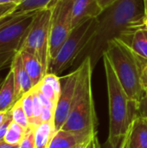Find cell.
Listing matches in <instances>:
<instances>
[{
    "mask_svg": "<svg viewBox=\"0 0 147 148\" xmlns=\"http://www.w3.org/2000/svg\"><path fill=\"white\" fill-rule=\"evenodd\" d=\"M12 121H13V118H12V114H11V109H10L8 112H6L4 121L0 125V141H3L4 136H5V134L8 131V128Z\"/></svg>",
    "mask_w": 147,
    "mask_h": 148,
    "instance_id": "484cf974",
    "label": "cell"
},
{
    "mask_svg": "<svg viewBox=\"0 0 147 148\" xmlns=\"http://www.w3.org/2000/svg\"><path fill=\"white\" fill-rule=\"evenodd\" d=\"M54 114H55V112L53 110L43 106L42 113V116H41V122L43 123V122L54 121Z\"/></svg>",
    "mask_w": 147,
    "mask_h": 148,
    "instance_id": "83f0119b",
    "label": "cell"
},
{
    "mask_svg": "<svg viewBox=\"0 0 147 148\" xmlns=\"http://www.w3.org/2000/svg\"><path fill=\"white\" fill-rule=\"evenodd\" d=\"M32 89L29 92L23 95V97L20 99L23 110L29 120L30 127H33V90Z\"/></svg>",
    "mask_w": 147,
    "mask_h": 148,
    "instance_id": "44dd1931",
    "label": "cell"
},
{
    "mask_svg": "<svg viewBox=\"0 0 147 148\" xmlns=\"http://www.w3.org/2000/svg\"><path fill=\"white\" fill-rule=\"evenodd\" d=\"M37 11L12 13L0 21V70L10 67L15 55L23 45Z\"/></svg>",
    "mask_w": 147,
    "mask_h": 148,
    "instance_id": "5b68a950",
    "label": "cell"
},
{
    "mask_svg": "<svg viewBox=\"0 0 147 148\" xmlns=\"http://www.w3.org/2000/svg\"><path fill=\"white\" fill-rule=\"evenodd\" d=\"M97 24V18H88L74 27L58 55L50 62L48 73L57 75L71 67L91 42Z\"/></svg>",
    "mask_w": 147,
    "mask_h": 148,
    "instance_id": "8992f818",
    "label": "cell"
},
{
    "mask_svg": "<svg viewBox=\"0 0 147 148\" xmlns=\"http://www.w3.org/2000/svg\"><path fill=\"white\" fill-rule=\"evenodd\" d=\"M120 148H147V120L137 115L129 125Z\"/></svg>",
    "mask_w": 147,
    "mask_h": 148,
    "instance_id": "30bf717a",
    "label": "cell"
},
{
    "mask_svg": "<svg viewBox=\"0 0 147 148\" xmlns=\"http://www.w3.org/2000/svg\"><path fill=\"white\" fill-rule=\"evenodd\" d=\"M19 146H13V145H10L4 141H0V148H18Z\"/></svg>",
    "mask_w": 147,
    "mask_h": 148,
    "instance_id": "d6a6232c",
    "label": "cell"
},
{
    "mask_svg": "<svg viewBox=\"0 0 147 148\" xmlns=\"http://www.w3.org/2000/svg\"><path fill=\"white\" fill-rule=\"evenodd\" d=\"M144 16V0H119L103 10L97 17L94 36L85 49L86 56H90L93 67L103 56L109 41L120 38L130 45L134 32L145 26Z\"/></svg>",
    "mask_w": 147,
    "mask_h": 148,
    "instance_id": "6da1fadb",
    "label": "cell"
},
{
    "mask_svg": "<svg viewBox=\"0 0 147 148\" xmlns=\"http://www.w3.org/2000/svg\"><path fill=\"white\" fill-rule=\"evenodd\" d=\"M18 148H36L35 128H29L24 135Z\"/></svg>",
    "mask_w": 147,
    "mask_h": 148,
    "instance_id": "cb8c5ba5",
    "label": "cell"
},
{
    "mask_svg": "<svg viewBox=\"0 0 147 148\" xmlns=\"http://www.w3.org/2000/svg\"><path fill=\"white\" fill-rule=\"evenodd\" d=\"M10 69L13 72L15 82V98L16 101H19L23 95L29 92L34 87L32 81L28 75L23 63L20 52H17L11 62Z\"/></svg>",
    "mask_w": 147,
    "mask_h": 148,
    "instance_id": "7c38bea8",
    "label": "cell"
},
{
    "mask_svg": "<svg viewBox=\"0 0 147 148\" xmlns=\"http://www.w3.org/2000/svg\"><path fill=\"white\" fill-rule=\"evenodd\" d=\"M52 8H44L37 11L31 28L24 40L21 50L35 55L40 61L44 74H48L49 59V39Z\"/></svg>",
    "mask_w": 147,
    "mask_h": 148,
    "instance_id": "52a82bcc",
    "label": "cell"
},
{
    "mask_svg": "<svg viewBox=\"0 0 147 148\" xmlns=\"http://www.w3.org/2000/svg\"><path fill=\"white\" fill-rule=\"evenodd\" d=\"M85 148H101V143L99 141L97 134L87 144Z\"/></svg>",
    "mask_w": 147,
    "mask_h": 148,
    "instance_id": "4dcf8cb0",
    "label": "cell"
},
{
    "mask_svg": "<svg viewBox=\"0 0 147 148\" xmlns=\"http://www.w3.org/2000/svg\"><path fill=\"white\" fill-rule=\"evenodd\" d=\"M60 1H62V0H53L50 3H49V5L48 6L49 8H51L52 6H54L56 3H58V2H60Z\"/></svg>",
    "mask_w": 147,
    "mask_h": 148,
    "instance_id": "74e56055",
    "label": "cell"
},
{
    "mask_svg": "<svg viewBox=\"0 0 147 148\" xmlns=\"http://www.w3.org/2000/svg\"><path fill=\"white\" fill-rule=\"evenodd\" d=\"M142 83H143V87L145 91L147 90V65L144 70V74H143V77H142Z\"/></svg>",
    "mask_w": 147,
    "mask_h": 148,
    "instance_id": "1f68e13d",
    "label": "cell"
},
{
    "mask_svg": "<svg viewBox=\"0 0 147 148\" xmlns=\"http://www.w3.org/2000/svg\"><path fill=\"white\" fill-rule=\"evenodd\" d=\"M103 10L97 0H74L72 9V27L88 18H97Z\"/></svg>",
    "mask_w": 147,
    "mask_h": 148,
    "instance_id": "4fadbf2b",
    "label": "cell"
},
{
    "mask_svg": "<svg viewBox=\"0 0 147 148\" xmlns=\"http://www.w3.org/2000/svg\"><path fill=\"white\" fill-rule=\"evenodd\" d=\"M88 143H84V144H81V145H80V146H78V147H76L75 148H85L86 147V146H87V144Z\"/></svg>",
    "mask_w": 147,
    "mask_h": 148,
    "instance_id": "ab89813d",
    "label": "cell"
},
{
    "mask_svg": "<svg viewBox=\"0 0 147 148\" xmlns=\"http://www.w3.org/2000/svg\"><path fill=\"white\" fill-rule=\"evenodd\" d=\"M105 53L128 97L139 105L146 95L142 77L147 59L135 53L128 43L120 38L109 41Z\"/></svg>",
    "mask_w": 147,
    "mask_h": 148,
    "instance_id": "7a4b0ae2",
    "label": "cell"
},
{
    "mask_svg": "<svg viewBox=\"0 0 147 148\" xmlns=\"http://www.w3.org/2000/svg\"><path fill=\"white\" fill-rule=\"evenodd\" d=\"M144 25L147 29V14H145V16H144Z\"/></svg>",
    "mask_w": 147,
    "mask_h": 148,
    "instance_id": "f35d334b",
    "label": "cell"
},
{
    "mask_svg": "<svg viewBox=\"0 0 147 148\" xmlns=\"http://www.w3.org/2000/svg\"><path fill=\"white\" fill-rule=\"evenodd\" d=\"M53 0H23L20 3L13 13H23L37 11L47 8Z\"/></svg>",
    "mask_w": 147,
    "mask_h": 148,
    "instance_id": "d6986e66",
    "label": "cell"
},
{
    "mask_svg": "<svg viewBox=\"0 0 147 148\" xmlns=\"http://www.w3.org/2000/svg\"><path fill=\"white\" fill-rule=\"evenodd\" d=\"M19 52L21 54L24 68L32 81L33 87L37 86L45 75L40 61L35 55L25 50H20Z\"/></svg>",
    "mask_w": 147,
    "mask_h": 148,
    "instance_id": "9a60e30c",
    "label": "cell"
},
{
    "mask_svg": "<svg viewBox=\"0 0 147 148\" xmlns=\"http://www.w3.org/2000/svg\"><path fill=\"white\" fill-rule=\"evenodd\" d=\"M118 1L119 0H97L99 5L101 6V8L103 10H105L107 8H109L110 6H112L113 3H115Z\"/></svg>",
    "mask_w": 147,
    "mask_h": 148,
    "instance_id": "f546056e",
    "label": "cell"
},
{
    "mask_svg": "<svg viewBox=\"0 0 147 148\" xmlns=\"http://www.w3.org/2000/svg\"><path fill=\"white\" fill-rule=\"evenodd\" d=\"M130 46L135 53L147 59V29L145 26L134 32Z\"/></svg>",
    "mask_w": 147,
    "mask_h": 148,
    "instance_id": "e0dca14e",
    "label": "cell"
},
{
    "mask_svg": "<svg viewBox=\"0 0 147 148\" xmlns=\"http://www.w3.org/2000/svg\"><path fill=\"white\" fill-rule=\"evenodd\" d=\"M145 3V14H147V0H144Z\"/></svg>",
    "mask_w": 147,
    "mask_h": 148,
    "instance_id": "60d3db41",
    "label": "cell"
},
{
    "mask_svg": "<svg viewBox=\"0 0 147 148\" xmlns=\"http://www.w3.org/2000/svg\"><path fill=\"white\" fill-rule=\"evenodd\" d=\"M93 64L85 56L78 69V78L69 114L62 129L75 132L95 133L98 123L92 89Z\"/></svg>",
    "mask_w": 147,
    "mask_h": 148,
    "instance_id": "277c9868",
    "label": "cell"
},
{
    "mask_svg": "<svg viewBox=\"0 0 147 148\" xmlns=\"http://www.w3.org/2000/svg\"><path fill=\"white\" fill-rule=\"evenodd\" d=\"M11 114H12V118H13V121H15L16 123L19 124L20 126H22L24 129L29 130L30 127L29 126V120L27 118V115L23 110V108L22 106L21 101H17L14 106L11 108Z\"/></svg>",
    "mask_w": 147,
    "mask_h": 148,
    "instance_id": "ffe728a7",
    "label": "cell"
},
{
    "mask_svg": "<svg viewBox=\"0 0 147 148\" xmlns=\"http://www.w3.org/2000/svg\"><path fill=\"white\" fill-rule=\"evenodd\" d=\"M52 103L53 105L55 107L57 101H58V97L59 95L55 92V88L48 82H45L43 81H42L37 86H36Z\"/></svg>",
    "mask_w": 147,
    "mask_h": 148,
    "instance_id": "603a6c76",
    "label": "cell"
},
{
    "mask_svg": "<svg viewBox=\"0 0 147 148\" xmlns=\"http://www.w3.org/2000/svg\"><path fill=\"white\" fill-rule=\"evenodd\" d=\"M138 114L139 115L146 118L147 120V95H145V97L140 101Z\"/></svg>",
    "mask_w": 147,
    "mask_h": 148,
    "instance_id": "f1b7e54d",
    "label": "cell"
},
{
    "mask_svg": "<svg viewBox=\"0 0 147 148\" xmlns=\"http://www.w3.org/2000/svg\"><path fill=\"white\" fill-rule=\"evenodd\" d=\"M78 69L70 74L60 78L62 89L54 114V127L57 132L62 129L69 114L78 78Z\"/></svg>",
    "mask_w": 147,
    "mask_h": 148,
    "instance_id": "9c48e42d",
    "label": "cell"
},
{
    "mask_svg": "<svg viewBox=\"0 0 147 148\" xmlns=\"http://www.w3.org/2000/svg\"><path fill=\"white\" fill-rule=\"evenodd\" d=\"M101 148H120V145H119L118 147H113V146L107 140L106 143H105L104 145L101 146Z\"/></svg>",
    "mask_w": 147,
    "mask_h": 148,
    "instance_id": "d590c367",
    "label": "cell"
},
{
    "mask_svg": "<svg viewBox=\"0 0 147 148\" xmlns=\"http://www.w3.org/2000/svg\"><path fill=\"white\" fill-rule=\"evenodd\" d=\"M15 82L12 70L9 69L7 75L0 88V113H6L16 103Z\"/></svg>",
    "mask_w": 147,
    "mask_h": 148,
    "instance_id": "5bb4252c",
    "label": "cell"
},
{
    "mask_svg": "<svg viewBox=\"0 0 147 148\" xmlns=\"http://www.w3.org/2000/svg\"><path fill=\"white\" fill-rule=\"evenodd\" d=\"M3 71H4V69H1V70H0V88H1V86H2V84H3V82L5 77H6V75H7V74H6V75L3 74Z\"/></svg>",
    "mask_w": 147,
    "mask_h": 148,
    "instance_id": "e575fe53",
    "label": "cell"
},
{
    "mask_svg": "<svg viewBox=\"0 0 147 148\" xmlns=\"http://www.w3.org/2000/svg\"><path fill=\"white\" fill-rule=\"evenodd\" d=\"M23 1V0H0V3H15V4L18 5Z\"/></svg>",
    "mask_w": 147,
    "mask_h": 148,
    "instance_id": "836d02e7",
    "label": "cell"
},
{
    "mask_svg": "<svg viewBox=\"0 0 147 148\" xmlns=\"http://www.w3.org/2000/svg\"><path fill=\"white\" fill-rule=\"evenodd\" d=\"M74 0H62L52 6L49 39L50 62L56 57L69 36L72 27V9ZM50 64V63H49Z\"/></svg>",
    "mask_w": 147,
    "mask_h": 148,
    "instance_id": "ba28073f",
    "label": "cell"
},
{
    "mask_svg": "<svg viewBox=\"0 0 147 148\" xmlns=\"http://www.w3.org/2000/svg\"><path fill=\"white\" fill-rule=\"evenodd\" d=\"M28 130L24 129L22 126L12 121L8 128V131L4 136L3 141L13 146H19L21 141L23 140L24 135L26 134Z\"/></svg>",
    "mask_w": 147,
    "mask_h": 148,
    "instance_id": "ac0fdd59",
    "label": "cell"
},
{
    "mask_svg": "<svg viewBox=\"0 0 147 148\" xmlns=\"http://www.w3.org/2000/svg\"><path fill=\"white\" fill-rule=\"evenodd\" d=\"M55 133L54 121L43 122L36 127L35 128L36 148H49Z\"/></svg>",
    "mask_w": 147,
    "mask_h": 148,
    "instance_id": "2e32d148",
    "label": "cell"
},
{
    "mask_svg": "<svg viewBox=\"0 0 147 148\" xmlns=\"http://www.w3.org/2000/svg\"><path fill=\"white\" fill-rule=\"evenodd\" d=\"M102 57L107 78L109 106V135L107 141L113 147H118L132 121L139 114V105L132 101L126 95L105 52Z\"/></svg>",
    "mask_w": 147,
    "mask_h": 148,
    "instance_id": "3957f363",
    "label": "cell"
},
{
    "mask_svg": "<svg viewBox=\"0 0 147 148\" xmlns=\"http://www.w3.org/2000/svg\"><path fill=\"white\" fill-rule=\"evenodd\" d=\"M16 4L15 3H0V21L4 18L5 16L12 14L16 8Z\"/></svg>",
    "mask_w": 147,
    "mask_h": 148,
    "instance_id": "4316f807",
    "label": "cell"
},
{
    "mask_svg": "<svg viewBox=\"0 0 147 148\" xmlns=\"http://www.w3.org/2000/svg\"><path fill=\"white\" fill-rule=\"evenodd\" d=\"M5 115H6V113H0V125H1V124L3 123V121H4Z\"/></svg>",
    "mask_w": 147,
    "mask_h": 148,
    "instance_id": "8d00e7d4",
    "label": "cell"
},
{
    "mask_svg": "<svg viewBox=\"0 0 147 148\" xmlns=\"http://www.w3.org/2000/svg\"><path fill=\"white\" fill-rule=\"evenodd\" d=\"M146 95H147V90L146 91Z\"/></svg>",
    "mask_w": 147,
    "mask_h": 148,
    "instance_id": "b9f144b4",
    "label": "cell"
},
{
    "mask_svg": "<svg viewBox=\"0 0 147 148\" xmlns=\"http://www.w3.org/2000/svg\"><path fill=\"white\" fill-rule=\"evenodd\" d=\"M42 81L49 83L55 88V92L60 95L61 89H62V84H61V79L56 75L52 74V73H48L43 76Z\"/></svg>",
    "mask_w": 147,
    "mask_h": 148,
    "instance_id": "d4e9b609",
    "label": "cell"
},
{
    "mask_svg": "<svg viewBox=\"0 0 147 148\" xmlns=\"http://www.w3.org/2000/svg\"><path fill=\"white\" fill-rule=\"evenodd\" d=\"M96 134L97 132H75L60 129L55 133L49 148H75L89 142Z\"/></svg>",
    "mask_w": 147,
    "mask_h": 148,
    "instance_id": "8fae6325",
    "label": "cell"
},
{
    "mask_svg": "<svg viewBox=\"0 0 147 148\" xmlns=\"http://www.w3.org/2000/svg\"><path fill=\"white\" fill-rule=\"evenodd\" d=\"M33 128H36L39 125L42 124L41 122V116L42 113L43 105L40 101L35 88H33Z\"/></svg>",
    "mask_w": 147,
    "mask_h": 148,
    "instance_id": "7402d4cb",
    "label": "cell"
}]
</instances>
